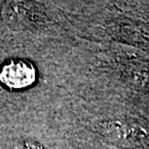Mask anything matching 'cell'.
<instances>
[{"instance_id":"cell-4","label":"cell","mask_w":149,"mask_h":149,"mask_svg":"<svg viewBox=\"0 0 149 149\" xmlns=\"http://www.w3.org/2000/svg\"><path fill=\"white\" fill-rule=\"evenodd\" d=\"M24 149H37V148H35V147H25Z\"/></svg>"},{"instance_id":"cell-3","label":"cell","mask_w":149,"mask_h":149,"mask_svg":"<svg viewBox=\"0 0 149 149\" xmlns=\"http://www.w3.org/2000/svg\"><path fill=\"white\" fill-rule=\"evenodd\" d=\"M121 76L132 89L149 93V62L136 59L125 62Z\"/></svg>"},{"instance_id":"cell-1","label":"cell","mask_w":149,"mask_h":149,"mask_svg":"<svg viewBox=\"0 0 149 149\" xmlns=\"http://www.w3.org/2000/svg\"><path fill=\"white\" fill-rule=\"evenodd\" d=\"M102 135L107 141L118 147L136 148L141 146L146 133L135 124L121 121H111L102 128Z\"/></svg>"},{"instance_id":"cell-2","label":"cell","mask_w":149,"mask_h":149,"mask_svg":"<svg viewBox=\"0 0 149 149\" xmlns=\"http://www.w3.org/2000/svg\"><path fill=\"white\" fill-rule=\"evenodd\" d=\"M0 79L9 87H26L34 81L35 70L32 65L26 61H12L2 69Z\"/></svg>"}]
</instances>
